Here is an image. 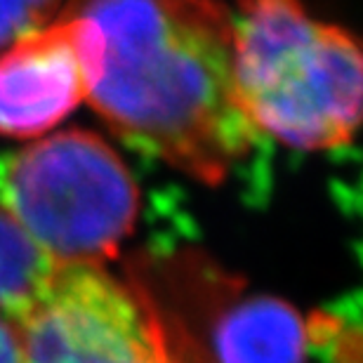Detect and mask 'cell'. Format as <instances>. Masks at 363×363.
<instances>
[{
    "mask_svg": "<svg viewBox=\"0 0 363 363\" xmlns=\"http://www.w3.org/2000/svg\"><path fill=\"white\" fill-rule=\"evenodd\" d=\"M99 31L88 101L130 147L220 184L257 130L234 83V14L217 0H71Z\"/></svg>",
    "mask_w": 363,
    "mask_h": 363,
    "instance_id": "obj_1",
    "label": "cell"
},
{
    "mask_svg": "<svg viewBox=\"0 0 363 363\" xmlns=\"http://www.w3.org/2000/svg\"><path fill=\"white\" fill-rule=\"evenodd\" d=\"M234 83L257 133L302 151L345 147L361 118L357 40L300 0H236Z\"/></svg>",
    "mask_w": 363,
    "mask_h": 363,
    "instance_id": "obj_2",
    "label": "cell"
},
{
    "mask_svg": "<svg viewBox=\"0 0 363 363\" xmlns=\"http://www.w3.org/2000/svg\"><path fill=\"white\" fill-rule=\"evenodd\" d=\"M0 206L62 267H104L135 229L140 189L116 151L67 130L0 161Z\"/></svg>",
    "mask_w": 363,
    "mask_h": 363,
    "instance_id": "obj_3",
    "label": "cell"
},
{
    "mask_svg": "<svg viewBox=\"0 0 363 363\" xmlns=\"http://www.w3.org/2000/svg\"><path fill=\"white\" fill-rule=\"evenodd\" d=\"M17 325L26 363H194L147 290L104 267H62Z\"/></svg>",
    "mask_w": 363,
    "mask_h": 363,
    "instance_id": "obj_4",
    "label": "cell"
},
{
    "mask_svg": "<svg viewBox=\"0 0 363 363\" xmlns=\"http://www.w3.org/2000/svg\"><path fill=\"white\" fill-rule=\"evenodd\" d=\"M99 64V31L88 17L60 19L0 52V135L40 137L88 99Z\"/></svg>",
    "mask_w": 363,
    "mask_h": 363,
    "instance_id": "obj_5",
    "label": "cell"
},
{
    "mask_svg": "<svg viewBox=\"0 0 363 363\" xmlns=\"http://www.w3.org/2000/svg\"><path fill=\"white\" fill-rule=\"evenodd\" d=\"M302 321L274 300H252L234 309L217 333L222 363H302Z\"/></svg>",
    "mask_w": 363,
    "mask_h": 363,
    "instance_id": "obj_6",
    "label": "cell"
},
{
    "mask_svg": "<svg viewBox=\"0 0 363 363\" xmlns=\"http://www.w3.org/2000/svg\"><path fill=\"white\" fill-rule=\"evenodd\" d=\"M57 264L0 206V314L19 323L55 283Z\"/></svg>",
    "mask_w": 363,
    "mask_h": 363,
    "instance_id": "obj_7",
    "label": "cell"
},
{
    "mask_svg": "<svg viewBox=\"0 0 363 363\" xmlns=\"http://www.w3.org/2000/svg\"><path fill=\"white\" fill-rule=\"evenodd\" d=\"M62 0H0V48L55 19Z\"/></svg>",
    "mask_w": 363,
    "mask_h": 363,
    "instance_id": "obj_8",
    "label": "cell"
},
{
    "mask_svg": "<svg viewBox=\"0 0 363 363\" xmlns=\"http://www.w3.org/2000/svg\"><path fill=\"white\" fill-rule=\"evenodd\" d=\"M0 363H26L19 325L0 314Z\"/></svg>",
    "mask_w": 363,
    "mask_h": 363,
    "instance_id": "obj_9",
    "label": "cell"
}]
</instances>
